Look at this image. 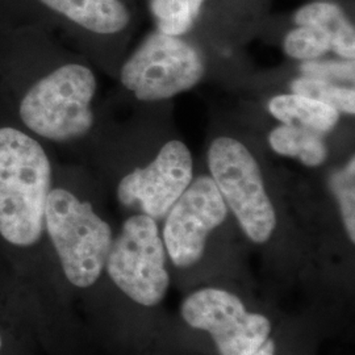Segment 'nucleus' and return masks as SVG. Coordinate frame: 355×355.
<instances>
[{"mask_svg":"<svg viewBox=\"0 0 355 355\" xmlns=\"http://www.w3.org/2000/svg\"><path fill=\"white\" fill-rule=\"evenodd\" d=\"M51 166L37 141L15 128L0 129V234L31 246L45 228Z\"/></svg>","mask_w":355,"mask_h":355,"instance_id":"f257e3e1","label":"nucleus"},{"mask_svg":"<svg viewBox=\"0 0 355 355\" xmlns=\"http://www.w3.org/2000/svg\"><path fill=\"white\" fill-rule=\"evenodd\" d=\"M45 227L71 284L87 288L99 279L114 240L111 227L91 204L80 202L69 191L51 190Z\"/></svg>","mask_w":355,"mask_h":355,"instance_id":"f03ea898","label":"nucleus"},{"mask_svg":"<svg viewBox=\"0 0 355 355\" xmlns=\"http://www.w3.org/2000/svg\"><path fill=\"white\" fill-rule=\"evenodd\" d=\"M96 79L89 67L66 64L42 78L20 104L23 123L32 132L54 141L71 140L94 124L91 101Z\"/></svg>","mask_w":355,"mask_h":355,"instance_id":"7ed1b4c3","label":"nucleus"},{"mask_svg":"<svg viewBox=\"0 0 355 355\" xmlns=\"http://www.w3.org/2000/svg\"><path fill=\"white\" fill-rule=\"evenodd\" d=\"M208 165L216 187L246 236L255 243L268 241L277 214L252 153L240 141L220 137L209 146Z\"/></svg>","mask_w":355,"mask_h":355,"instance_id":"20e7f679","label":"nucleus"},{"mask_svg":"<svg viewBox=\"0 0 355 355\" xmlns=\"http://www.w3.org/2000/svg\"><path fill=\"white\" fill-rule=\"evenodd\" d=\"M105 267L114 284L133 302L144 306L159 304L168 290L170 277L155 220L146 215L128 218L112 241Z\"/></svg>","mask_w":355,"mask_h":355,"instance_id":"39448f33","label":"nucleus"},{"mask_svg":"<svg viewBox=\"0 0 355 355\" xmlns=\"http://www.w3.org/2000/svg\"><path fill=\"white\" fill-rule=\"evenodd\" d=\"M203 74V58L193 46L159 32L146 38L123 66L121 83L137 99L154 102L193 87Z\"/></svg>","mask_w":355,"mask_h":355,"instance_id":"423d86ee","label":"nucleus"},{"mask_svg":"<svg viewBox=\"0 0 355 355\" xmlns=\"http://www.w3.org/2000/svg\"><path fill=\"white\" fill-rule=\"evenodd\" d=\"M180 315L191 328L211 334L220 355H253L270 338V320L249 312L230 292L207 287L189 295Z\"/></svg>","mask_w":355,"mask_h":355,"instance_id":"0eeeda50","label":"nucleus"},{"mask_svg":"<svg viewBox=\"0 0 355 355\" xmlns=\"http://www.w3.org/2000/svg\"><path fill=\"white\" fill-rule=\"evenodd\" d=\"M227 216L228 207L212 178L200 177L191 182L166 215L162 240L173 263L180 268L198 263L208 236Z\"/></svg>","mask_w":355,"mask_h":355,"instance_id":"6e6552de","label":"nucleus"},{"mask_svg":"<svg viewBox=\"0 0 355 355\" xmlns=\"http://www.w3.org/2000/svg\"><path fill=\"white\" fill-rule=\"evenodd\" d=\"M192 157L182 141H168L150 165L123 178L117 187L119 202L140 205L153 220L165 218L192 182Z\"/></svg>","mask_w":355,"mask_h":355,"instance_id":"1a4fd4ad","label":"nucleus"},{"mask_svg":"<svg viewBox=\"0 0 355 355\" xmlns=\"http://www.w3.org/2000/svg\"><path fill=\"white\" fill-rule=\"evenodd\" d=\"M46 7L62 13L78 26L101 35L123 31L129 23V12L119 0H40Z\"/></svg>","mask_w":355,"mask_h":355,"instance_id":"9d476101","label":"nucleus"},{"mask_svg":"<svg viewBox=\"0 0 355 355\" xmlns=\"http://www.w3.org/2000/svg\"><path fill=\"white\" fill-rule=\"evenodd\" d=\"M268 111L286 125L304 128L318 135L330 132L340 120V112L334 108L297 94L272 98Z\"/></svg>","mask_w":355,"mask_h":355,"instance_id":"9b49d317","label":"nucleus"},{"mask_svg":"<svg viewBox=\"0 0 355 355\" xmlns=\"http://www.w3.org/2000/svg\"><path fill=\"white\" fill-rule=\"evenodd\" d=\"M297 26L321 29L331 42V51L346 60L354 61L355 32L343 10L333 3H311L302 7L296 15Z\"/></svg>","mask_w":355,"mask_h":355,"instance_id":"f8f14e48","label":"nucleus"},{"mask_svg":"<svg viewBox=\"0 0 355 355\" xmlns=\"http://www.w3.org/2000/svg\"><path fill=\"white\" fill-rule=\"evenodd\" d=\"M268 141L274 152L299 158L311 167L322 165L328 158V148L320 135L304 128L283 124L270 133Z\"/></svg>","mask_w":355,"mask_h":355,"instance_id":"ddd939ff","label":"nucleus"},{"mask_svg":"<svg viewBox=\"0 0 355 355\" xmlns=\"http://www.w3.org/2000/svg\"><path fill=\"white\" fill-rule=\"evenodd\" d=\"M203 3L204 0H152L150 8L159 31L178 37L190 31Z\"/></svg>","mask_w":355,"mask_h":355,"instance_id":"4468645a","label":"nucleus"},{"mask_svg":"<svg viewBox=\"0 0 355 355\" xmlns=\"http://www.w3.org/2000/svg\"><path fill=\"white\" fill-rule=\"evenodd\" d=\"M291 89L293 94L324 103L338 112L354 114V89L338 86L336 83L321 79L303 76L292 82Z\"/></svg>","mask_w":355,"mask_h":355,"instance_id":"2eb2a0df","label":"nucleus"},{"mask_svg":"<svg viewBox=\"0 0 355 355\" xmlns=\"http://www.w3.org/2000/svg\"><path fill=\"white\" fill-rule=\"evenodd\" d=\"M331 51L330 38L315 26H297L284 38V51L295 60L313 61Z\"/></svg>","mask_w":355,"mask_h":355,"instance_id":"dca6fc26","label":"nucleus"},{"mask_svg":"<svg viewBox=\"0 0 355 355\" xmlns=\"http://www.w3.org/2000/svg\"><path fill=\"white\" fill-rule=\"evenodd\" d=\"M330 187L338 202L343 224L350 241L355 242V164L354 158L341 171L334 173Z\"/></svg>","mask_w":355,"mask_h":355,"instance_id":"f3484780","label":"nucleus"},{"mask_svg":"<svg viewBox=\"0 0 355 355\" xmlns=\"http://www.w3.org/2000/svg\"><path fill=\"white\" fill-rule=\"evenodd\" d=\"M300 71L306 78L321 79L331 83L346 82L353 83L354 82V61H305L300 66Z\"/></svg>","mask_w":355,"mask_h":355,"instance_id":"a211bd4d","label":"nucleus"},{"mask_svg":"<svg viewBox=\"0 0 355 355\" xmlns=\"http://www.w3.org/2000/svg\"><path fill=\"white\" fill-rule=\"evenodd\" d=\"M253 355H275V343L268 338Z\"/></svg>","mask_w":355,"mask_h":355,"instance_id":"6ab92c4d","label":"nucleus"},{"mask_svg":"<svg viewBox=\"0 0 355 355\" xmlns=\"http://www.w3.org/2000/svg\"><path fill=\"white\" fill-rule=\"evenodd\" d=\"M0 349H1V337H0Z\"/></svg>","mask_w":355,"mask_h":355,"instance_id":"aec40b11","label":"nucleus"}]
</instances>
